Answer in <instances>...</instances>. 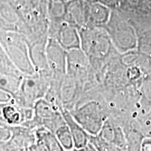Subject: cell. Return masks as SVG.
Segmentation results:
<instances>
[{"mask_svg":"<svg viewBox=\"0 0 151 151\" xmlns=\"http://www.w3.org/2000/svg\"><path fill=\"white\" fill-rule=\"evenodd\" d=\"M75 120L91 136L97 135L101 131L109 113L97 101H90L70 110Z\"/></svg>","mask_w":151,"mask_h":151,"instance_id":"obj_1","label":"cell"},{"mask_svg":"<svg viewBox=\"0 0 151 151\" xmlns=\"http://www.w3.org/2000/svg\"><path fill=\"white\" fill-rule=\"evenodd\" d=\"M13 135L11 140L20 148L25 149L37 141L35 129H30L23 125L11 126Z\"/></svg>","mask_w":151,"mask_h":151,"instance_id":"obj_6","label":"cell"},{"mask_svg":"<svg viewBox=\"0 0 151 151\" xmlns=\"http://www.w3.org/2000/svg\"><path fill=\"white\" fill-rule=\"evenodd\" d=\"M134 120L145 138H151V105L139 107Z\"/></svg>","mask_w":151,"mask_h":151,"instance_id":"obj_7","label":"cell"},{"mask_svg":"<svg viewBox=\"0 0 151 151\" xmlns=\"http://www.w3.org/2000/svg\"><path fill=\"white\" fill-rule=\"evenodd\" d=\"M37 141L43 143L48 151H67L53 132L45 127H38L35 129Z\"/></svg>","mask_w":151,"mask_h":151,"instance_id":"obj_8","label":"cell"},{"mask_svg":"<svg viewBox=\"0 0 151 151\" xmlns=\"http://www.w3.org/2000/svg\"><path fill=\"white\" fill-rule=\"evenodd\" d=\"M98 135L126 151L127 139L123 128L111 118L106 120Z\"/></svg>","mask_w":151,"mask_h":151,"instance_id":"obj_3","label":"cell"},{"mask_svg":"<svg viewBox=\"0 0 151 151\" xmlns=\"http://www.w3.org/2000/svg\"><path fill=\"white\" fill-rule=\"evenodd\" d=\"M24 151H48L43 143L37 141L33 144L30 145L24 149Z\"/></svg>","mask_w":151,"mask_h":151,"instance_id":"obj_14","label":"cell"},{"mask_svg":"<svg viewBox=\"0 0 151 151\" xmlns=\"http://www.w3.org/2000/svg\"><path fill=\"white\" fill-rule=\"evenodd\" d=\"M14 95L10 92L6 91V90H1V97H0V102L1 104H9L14 102Z\"/></svg>","mask_w":151,"mask_h":151,"instance_id":"obj_13","label":"cell"},{"mask_svg":"<svg viewBox=\"0 0 151 151\" xmlns=\"http://www.w3.org/2000/svg\"><path fill=\"white\" fill-rule=\"evenodd\" d=\"M34 111L35 116L32 120L21 125L32 129L43 127L55 133L58 128L66 123L60 107L46 99L38 100L34 106Z\"/></svg>","mask_w":151,"mask_h":151,"instance_id":"obj_2","label":"cell"},{"mask_svg":"<svg viewBox=\"0 0 151 151\" xmlns=\"http://www.w3.org/2000/svg\"><path fill=\"white\" fill-rule=\"evenodd\" d=\"M55 134L56 135L60 143L66 150L72 151L75 148L73 136L67 123L62 124L59 128H58L55 132Z\"/></svg>","mask_w":151,"mask_h":151,"instance_id":"obj_9","label":"cell"},{"mask_svg":"<svg viewBox=\"0 0 151 151\" xmlns=\"http://www.w3.org/2000/svg\"><path fill=\"white\" fill-rule=\"evenodd\" d=\"M0 111V119H2L9 125H21L25 122L24 108L16 104L14 101L6 104H1Z\"/></svg>","mask_w":151,"mask_h":151,"instance_id":"obj_5","label":"cell"},{"mask_svg":"<svg viewBox=\"0 0 151 151\" xmlns=\"http://www.w3.org/2000/svg\"><path fill=\"white\" fill-rule=\"evenodd\" d=\"M12 127L0 119V142H6L12 138Z\"/></svg>","mask_w":151,"mask_h":151,"instance_id":"obj_11","label":"cell"},{"mask_svg":"<svg viewBox=\"0 0 151 151\" xmlns=\"http://www.w3.org/2000/svg\"><path fill=\"white\" fill-rule=\"evenodd\" d=\"M60 111L66 123L70 129L74 141L75 148H81L86 146L90 142V135L75 120L70 111L68 110L65 107L62 106L60 107Z\"/></svg>","mask_w":151,"mask_h":151,"instance_id":"obj_4","label":"cell"},{"mask_svg":"<svg viewBox=\"0 0 151 151\" xmlns=\"http://www.w3.org/2000/svg\"><path fill=\"white\" fill-rule=\"evenodd\" d=\"M0 151H24L14 141L9 140L6 142H0Z\"/></svg>","mask_w":151,"mask_h":151,"instance_id":"obj_12","label":"cell"},{"mask_svg":"<svg viewBox=\"0 0 151 151\" xmlns=\"http://www.w3.org/2000/svg\"><path fill=\"white\" fill-rule=\"evenodd\" d=\"M72 151H97L95 148L92 146L91 143H89L86 146L81 148H74Z\"/></svg>","mask_w":151,"mask_h":151,"instance_id":"obj_15","label":"cell"},{"mask_svg":"<svg viewBox=\"0 0 151 151\" xmlns=\"http://www.w3.org/2000/svg\"><path fill=\"white\" fill-rule=\"evenodd\" d=\"M97 151H123L113 143L105 140L99 135L91 136L90 142Z\"/></svg>","mask_w":151,"mask_h":151,"instance_id":"obj_10","label":"cell"}]
</instances>
